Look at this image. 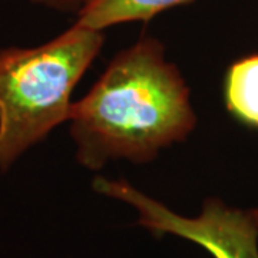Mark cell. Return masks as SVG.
Here are the masks:
<instances>
[{
  "mask_svg": "<svg viewBox=\"0 0 258 258\" xmlns=\"http://www.w3.org/2000/svg\"><path fill=\"white\" fill-rule=\"evenodd\" d=\"M69 122L76 161L99 171L112 161H154L192 134L197 113L162 42L142 36L115 55L89 92L74 102Z\"/></svg>",
  "mask_w": 258,
  "mask_h": 258,
  "instance_id": "6da1fadb",
  "label": "cell"
},
{
  "mask_svg": "<svg viewBox=\"0 0 258 258\" xmlns=\"http://www.w3.org/2000/svg\"><path fill=\"white\" fill-rule=\"evenodd\" d=\"M103 43V30L74 23L43 45L0 50V171L69 120L74 89Z\"/></svg>",
  "mask_w": 258,
  "mask_h": 258,
  "instance_id": "7a4b0ae2",
  "label": "cell"
},
{
  "mask_svg": "<svg viewBox=\"0 0 258 258\" xmlns=\"http://www.w3.org/2000/svg\"><path fill=\"white\" fill-rule=\"evenodd\" d=\"M95 192L128 204L138 225L155 237L174 235L200 245L212 258H258V221L252 211L207 198L194 217L181 215L125 179L96 178Z\"/></svg>",
  "mask_w": 258,
  "mask_h": 258,
  "instance_id": "3957f363",
  "label": "cell"
},
{
  "mask_svg": "<svg viewBox=\"0 0 258 258\" xmlns=\"http://www.w3.org/2000/svg\"><path fill=\"white\" fill-rule=\"evenodd\" d=\"M192 0H85L76 25L105 30L120 23L147 22L157 15Z\"/></svg>",
  "mask_w": 258,
  "mask_h": 258,
  "instance_id": "277c9868",
  "label": "cell"
},
{
  "mask_svg": "<svg viewBox=\"0 0 258 258\" xmlns=\"http://www.w3.org/2000/svg\"><path fill=\"white\" fill-rule=\"evenodd\" d=\"M225 108L235 119L258 129V53L231 64L224 79Z\"/></svg>",
  "mask_w": 258,
  "mask_h": 258,
  "instance_id": "5b68a950",
  "label": "cell"
},
{
  "mask_svg": "<svg viewBox=\"0 0 258 258\" xmlns=\"http://www.w3.org/2000/svg\"><path fill=\"white\" fill-rule=\"evenodd\" d=\"M30 2L35 5H39V6L47 8V9L75 13V15H78V12L81 10L85 3V0H30Z\"/></svg>",
  "mask_w": 258,
  "mask_h": 258,
  "instance_id": "8992f818",
  "label": "cell"
},
{
  "mask_svg": "<svg viewBox=\"0 0 258 258\" xmlns=\"http://www.w3.org/2000/svg\"><path fill=\"white\" fill-rule=\"evenodd\" d=\"M252 214H254L255 220H257V221H258V208H257V210H252Z\"/></svg>",
  "mask_w": 258,
  "mask_h": 258,
  "instance_id": "52a82bcc",
  "label": "cell"
}]
</instances>
